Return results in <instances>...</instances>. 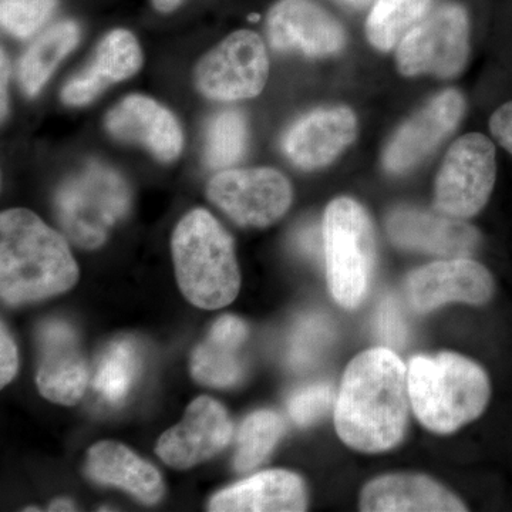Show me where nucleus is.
Segmentation results:
<instances>
[{"instance_id": "obj_38", "label": "nucleus", "mask_w": 512, "mask_h": 512, "mask_svg": "<svg viewBox=\"0 0 512 512\" xmlns=\"http://www.w3.org/2000/svg\"><path fill=\"white\" fill-rule=\"evenodd\" d=\"M74 504L70 503L69 500H57L55 503L50 505V511H73Z\"/></svg>"}, {"instance_id": "obj_28", "label": "nucleus", "mask_w": 512, "mask_h": 512, "mask_svg": "<svg viewBox=\"0 0 512 512\" xmlns=\"http://www.w3.org/2000/svg\"><path fill=\"white\" fill-rule=\"evenodd\" d=\"M247 144L248 126L244 114L232 109L220 111L208 124L205 163L215 170L231 167L244 157Z\"/></svg>"}, {"instance_id": "obj_26", "label": "nucleus", "mask_w": 512, "mask_h": 512, "mask_svg": "<svg viewBox=\"0 0 512 512\" xmlns=\"http://www.w3.org/2000/svg\"><path fill=\"white\" fill-rule=\"evenodd\" d=\"M285 433V421L272 410H259L242 421L237 437L234 467L251 471L261 466Z\"/></svg>"}, {"instance_id": "obj_35", "label": "nucleus", "mask_w": 512, "mask_h": 512, "mask_svg": "<svg viewBox=\"0 0 512 512\" xmlns=\"http://www.w3.org/2000/svg\"><path fill=\"white\" fill-rule=\"evenodd\" d=\"M298 245L303 252L309 255H316L319 252V232L318 229L309 225L301 229L298 235Z\"/></svg>"}, {"instance_id": "obj_39", "label": "nucleus", "mask_w": 512, "mask_h": 512, "mask_svg": "<svg viewBox=\"0 0 512 512\" xmlns=\"http://www.w3.org/2000/svg\"><path fill=\"white\" fill-rule=\"evenodd\" d=\"M338 2L343 3V5L349 6V8L353 9H362L366 8L372 0H338Z\"/></svg>"}, {"instance_id": "obj_23", "label": "nucleus", "mask_w": 512, "mask_h": 512, "mask_svg": "<svg viewBox=\"0 0 512 512\" xmlns=\"http://www.w3.org/2000/svg\"><path fill=\"white\" fill-rule=\"evenodd\" d=\"M248 338V325L237 316L225 315L212 325L207 339L191 357V375L211 387H231L244 375L241 348Z\"/></svg>"}, {"instance_id": "obj_18", "label": "nucleus", "mask_w": 512, "mask_h": 512, "mask_svg": "<svg viewBox=\"0 0 512 512\" xmlns=\"http://www.w3.org/2000/svg\"><path fill=\"white\" fill-rule=\"evenodd\" d=\"M106 127L117 140L140 144L163 163H171L183 150L184 134L174 114L141 94H131L111 109Z\"/></svg>"}, {"instance_id": "obj_19", "label": "nucleus", "mask_w": 512, "mask_h": 512, "mask_svg": "<svg viewBox=\"0 0 512 512\" xmlns=\"http://www.w3.org/2000/svg\"><path fill=\"white\" fill-rule=\"evenodd\" d=\"M365 512H461L466 504L443 484L424 474H386L369 481L360 493Z\"/></svg>"}, {"instance_id": "obj_16", "label": "nucleus", "mask_w": 512, "mask_h": 512, "mask_svg": "<svg viewBox=\"0 0 512 512\" xmlns=\"http://www.w3.org/2000/svg\"><path fill=\"white\" fill-rule=\"evenodd\" d=\"M37 340L40 362L36 382L40 394L64 406L79 402L89 382V370L76 330L64 320H46Z\"/></svg>"}, {"instance_id": "obj_20", "label": "nucleus", "mask_w": 512, "mask_h": 512, "mask_svg": "<svg viewBox=\"0 0 512 512\" xmlns=\"http://www.w3.org/2000/svg\"><path fill=\"white\" fill-rule=\"evenodd\" d=\"M143 66V52L133 33L116 29L101 40L92 63L64 86L67 106H86L111 84L130 79Z\"/></svg>"}, {"instance_id": "obj_14", "label": "nucleus", "mask_w": 512, "mask_h": 512, "mask_svg": "<svg viewBox=\"0 0 512 512\" xmlns=\"http://www.w3.org/2000/svg\"><path fill=\"white\" fill-rule=\"evenodd\" d=\"M464 97L457 90L437 94L393 134L384 148L387 173L403 174L430 156L460 123Z\"/></svg>"}, {"instance_id": "obj_36", "label": "nucleus", "mask_w": 512, "mask_h": 512, "mask_svg": "<svg viewBox=\"0 0 512 512\" xmlns=\"http://www.w3.org/2000/svg\"><path fill=\"white\" fill-rule=\"evenodd\" d=\"M2 116L8 113V79H9V60L5 52H2Z\"/></svg>"}, {"instance_id": "obj_34", "label": "nucleus", "mask_w": 512, "mask_h": 512, "mask_svg": "<svg viewBox=\"0 0 512 512\" xmlns=\"http://www.w3.org/2000/svg\"><path fill=\"white\" fill-rule=\"evenodd\" d=\"M380 335L387 342L399 343L404 338V325L393 303H384L379 316Z\"/></svg>"}, {"instance_id": "obj_17", "label": "nucleus", "mask_w": 512, "mask_h": 512, "mask_svg": "<svg viewBox=\"0 0 512 512\" xmlns=\"http://www.w3.org/2000/svg\"><path fill=\"white\" fill-rule=\"evenodd\" d=\"M357 120L348 107L313 110L286 131L282 148L293 165L318 170L335 161L355 141Z\"/></svg>"}, {"instance_id": "obj_22", "label": "nucleus", "mask_w": 512, "mask_h": 512, "mask_svg": "<svg viewBox=\"0 0 512 512\" xmlns=\"http://www.w3.org/2000/svg\"><path fill=\"white\" fill-rule=\"evenodd\" d=\"M86 473L96 483L123 488L144 504H157L164 495L157 468L114 441H101L90 448Z\"/></svg>"}, {"instance_id": "obj_33", "label": "nucleus", "mask_w": 512, "mask_h": 512, "mask_svg": "<svg viewBox=\"0 0 512 512\" xmlns=\"http://www.w3.org/2000/svg\"><path fill=\"white\" fill-rule=\"evenodd\" d=\"M490 130L500 146L512 154V101L495 110L490 120Z\"/></svg>"}, {"instance_id": "obj_31", "label": "nucleus", "mask_w": 512, "mask_h": 512, "mask_svg": "<svg viewBox=\"0 0 512 512\" xmlns=\"http://www.w3.org/2000/svg\"><path fill=\"white\" fill-rule=\"evenodd\" d=\"M333 393L328 384H311L289 397L288 412L296 426L308 427L325 416L332 406Z\"/></svg>"}, {"instance_id": "obj_10", "label": "nucleus", "mask_w": 512, "mask_h": 512, "mask_svg": "<svg viewBox=\"0 0 512 512\" xmlns=\"http://www.w3.org/2000/svg\"><path fill=\"white\" fill-rule=\"evenodd\" d=\"M212 204L242 227L265 228L292 204L288 178L274 168H239L215 175L207 188Z\"/></svg>"}, {"instance_id": "obj_21", "label": "nucleus", "mask_w": 512, "mask_h": 512, "mask_svg": "<svg viewBox=\"0 0 512 512\" xmlns=\"http://www.w3.org/2000/svg\"><path fill=\"white\" fill-rule=\"evenodd\" d=\"M308 507V491L298 474L269 470L225 488L212 498V512H301Z\"/></svg>"}, {"instance_id": "obj_4", "label": "nucleus", "mask_w": 512, "mask_h": 512, "mask_svg": "<svg viewBox=\"0 0 512 512\" xmlns=\"http://www.w3.org/2000/svg\"><path fill=\"white\" fill-rule=\"evenodd\" d=\"M173 258L178 286L192 305L214 311L237 298L241 272L234 241L204 208H195L178 222Z\"/></svg>"}, {"instance_id": "obj_24", "label": "nucleus", "mask_w": 512, "mask_h": 512, "mask_svg": "<svg viewBox=\"0 0 512 512\" xmlns=\"http://www.w3.org/2000/svg\"><path fill=\"white\" fill-rule=\"evenodd\" d=\"M79 40L80 28L73 20L56 23L37 37L20 60L19 82L23 92L36 96Z\"/></svg>"}, {"instance_id": "obj_29", "label": "nucleus", "mask_w": 512, "mask_h": 512, "mask_svg": "<svg viewBox=\"0 0 512 512\" xmlns=\"http://www.w3.org/2000/svg\"><path fill=\"white\" fill-rule=\"evenodd\" d=\"M56 6L57 0H2V28L19 39H28L45 25Z\"/></svg>"}, {"instance_id": "obj_5", "label": "nucleus", "mask_w": 512, "mask_h": 512, "mask_svg": "<svg viewBox=\"0 0 512 512\" xmlns=\"http://www.w3.org/2000/svg\"><path fill=\"white\" fill-rule=\"evenodd\" d=\"M322 237L329 291L342 308L355 309L366 298L375 271L372 220L353 198H336L323 215Z\"/></svg>"}, {"instance_id": "obj_27", "label": "nucleus", "mask_w": 512, "mask_h": 512, "mask_svg": "<svg viewBox=\"0 0 512 512\" xmlns=\"http://www.w3.org/2000/svg\"><path fill=\"white\" fill-rule=\"evenodd\" d=\"M140 370V355L136 343L119 339L111 343L101 356L94 376V389L113 404H119L130 393Z\"/></svg>"}, {"instance_id": "obj_32", "label": "nucleus", "mask_w": 512, "mask_h": 512, "mask_svg": "<svg viewBox=\"0 0 512 512\" xmlns=\"http://www.w3.org/2000/svg\"><path fill=\"white\" fill-rule=\"evenodd\" d=\"M18 348H16L15 340L10 336L9 330L2 325L0 332V386L5 387L6 384L12 382L13 377L18 373Z\"/></svg>"}, {"instance_id": "obj_15", "label": "nucleus", "mask_w": 512, "mask_h": 512, "mask_svg": "<svg viewBox=\"0 0 512 512\" xmlns=\"http://www.w3.org/2000/svg\"><path fill=\"white\" fill-rule=\"evenodd\" d=\"M269 43L281 52L335 55L346 45L342 25L313 0H279L266 19Z\"/></svg>"}, {"instance_id": "obj_3", "label": "nucleus", "mask_w": 512, "mask_h": 512, "mask_svg": "<svg viewBox=\"0 0 512 512\" xmlns=\"http://www.w3.org/2000/svg\"><path fill=\"white\" fill-rule=\"evenodd\" d=\"M407 384L417 420L436 434L454 433L477 420L491 397L483 367L454 352L412 357Z\"/></svg>"}, {"instance_id": "obj_8", "label": "nucleus", "mask_w": 512, "mask_h": 512, "mask_svg": "<svg viewBox=\"0 0 512 512\" xmlns=\"http://www.w3.org/2000/svg\"><path fill=\"white\" fill-rule=\"evenodd\" d=\"M497 178L494 144L483 134L458 138L434 185V208L450 217H474L490 200Z\"/></svg>"}, {"instance_id": "obj_9", "label": "nucleus", "mask_w": 512, "mask_h": 512, "mask_svg": "<svg viewBox=\"0 0 512 512\" xmlns=\"http://www.w3.org/2000/svg\"><path fill=\"white\" fill-rule=\"evenodd\" d=\"M268 74L264 40L251 30H238L202 57L195 84L208 99L245 100L261 94Z\"/></svg>"}, {"instance_id": "obj_11", "label": "nucleus", "mask_w": 512, "mask_h": 512, "mask_svg": "<svg viewBox=\"0 0 512 512\" xmlns=\"http://www.w3.org/2000/svg\"><path fill=\"white\" fill-rule=\"evenodd\" d=\"M495 282L491 272L470 258H450L413 271L406 295L414 312L430 313L450 303L483 306L491 301Z\"/></svg>"}, {"instance_id": "obj_6", "label": "nucleus", "mask_w": 512, "mask_h": 512, "mask_svg": "<svg viewBox=\"0 0 512 512\" xmlns=\"http://www.w3.org/2000/svg\"><path fill=\"white\" fill-rule=\"evenodd\" d=\"M130 204L131 192L123 175L100 161L67 178L55 197L60 228L84 249L101 247L111 229L126 217Z\"/></svg>"}, {"instance_id": "obj_12", "label": "nucleus", "mask_w": 512, "mask_h": 512, "mask_svg": "<svg viewBox=\"0 0 512 512\" xmlns=\"http://www.w3.org/2000/svg\"><path fill=\"white\" fill-rule=\"evenodd\" d=\"M234 426L227 410L202 396L188 406L184 419L158 440V457L175 470H188L217 456L228 446Z\"/></svg>"}, {"instance_id": "obj_2", "label": "nucleus", "mask_w": 512, "mask_h": 512, "mask_svg": "<svg viewBox=\"0 0 512 512\" xmlns=\"http://www.w3.org/2000/svg\"><path fill=\"white\" fill-rule=\"evenodd\" d=\"M79 266L66 239L32 211L0 217V295L8 305L43 301L72 289Z\"/></svg>"}, {"instance_id": "obj_30", "label": "nucleus", "mask_w": 512, "mask_h": 512, "mask_svg": "<svg viewBox=\"0 0 512 512\" xmlns=\"http://www.w3.org/2000/svg\"><path fill=\"white\" fill-rule=\"evenodd\" d=\"M330 338L328 323L319 316L303 319L293 333L289 360L295 367L311 365Z\"/></svg>"}, {"instance_id": "obj_1", "label": "nucleus", "mask_w": 512, "mask_h": 512, "mask_svg": "<svg viewBox=\"0 0 512 512\" xmlns=\"http://www.w3.org/2000/svg\"><path fill=\"white\" fill-rule=\"evenodd\" d=\"M407 369L387 348L365 350L346 367L335 404L340 440L362 453H383L406 436L410 412Z\"/></svg>"}, {"instance_id": "obj_7", "label": "nucleus", "mask_w": 512, "mask_h": 512, "mask_svg": "<svg viewBox=\"0 0 512 512\" xmlns=\"http://www.w3.org/2000/svg\"><path fill=\"white\" fill-rule=\"evenodd\" d=\"M403 76L421 74L451 79L463 72L470 53V22L458 3H443L427 12L397 45Z\"/></svg>"}, {"instance_id": "obj_37", "label": "nucleus", "mask_w": 512, "mask_h": 512, "mask_svg": "<svg viewBox=\"0 0 512 512\" xmlns=\"http://www.w3.org/2000/svg\"><path fill=\"white\" fill-rule=\"evenodd\" d=\"M184 0H151L153 3L154 9L160 13H171L174 12L178 6H181Z\"/></svg>"}, {"instance_id": "obj_13", "label": "nucleus", "mask_w": 512, "mask_h": 512, "mask_svg": "<svg viewBox=\"0 0 512 512\" xmlns=\"http://www.w3.org/2000/svg\"><path fill=\"white\" fill-rule=\"evenodd\" d=\"M386 231L396 247L447 259L468 258L481 244L473 225L423 208H396L387 215Z\"/></svg>"}, {"instance_id": "obj_25", "label": "nucleus", "mask_w": 512, "mask_h": 512, "mask_svg": "<svg viewBox=\"0 0 512 512\" xmlns=\"http://www.w3.org/2000/svg\"><path fill=\"white\" fill-rule=\"evenodd\" d=\"M433 0H376L366 20L370 45L389 52L427 12Z\"/></svg>"}]
</instances>
